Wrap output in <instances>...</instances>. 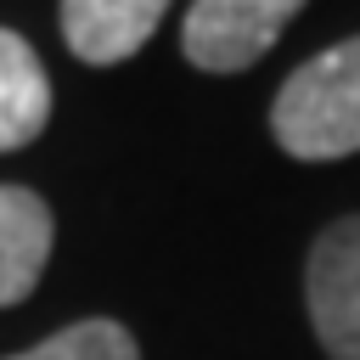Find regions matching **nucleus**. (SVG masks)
Segmentation results:
<instances>
[{"label": "nucleus", "instance_id": "obj_3", "mask_svg": "<svg viewBox=\"0 0 360 360\" xmlns=\"http://www.w3.org/2000/svg\"><path fill=\"white\" fill-rule=\"evenodd\" d=\"M304 0H191L180 45L202 73H236L253 68L276 34L298 17Z\"/></svg>", "mask_w": 360, "mask_h": 360}, {"label": "nucleus", "instance_id": "obj_2", "mask_svg": "<svg viewBox=\"0 0 360 360\" xmlns=\"http://www.w3.org/2000/svg\"><path fill=\"white\" fill-rule=\"evenodd\" d=\"M304 298H309V326L326 360H360V214L315 236Z\"/></svg>", "mask_w": 360, "mask_h": 360}, {"label": "nucleus", "instance_id": "obj_1", "mask_svg": "<svg viewBox=\"0 0 360 360\" xmlns=\"http://www.w3.org/2000/svg\"><path fill=\"white\" fill-rule=\"evenodd\" d=\"M270 129L281 152L304 163H332L360 152V34L287 73L270 107Z\"/></svg>", "mask_w": 360, "mask_h": 360}, {"label": "nucleus", "instance_id": "obj_6", "mask_svg": "<svg viewBox=\"0 0 360 360\" xmlns=\"http://www.w3.org/2000/svg\"><path fill=\"white\" fill-rule=\"evenodd\" d=\"M51 124V79L34 56V45L11 28H0V152L28 146Z\"/></svg>", "mask_w": 360, "mask_h": 360}, {"label": "nucleus", "instance_id": "obj_7", "mask_svg": "<svg viewBox=\"0 0 360 360\" xmlns=\"http://www.w3.org/2000/svg\"><path fill=\"white\" fill-rule=\"evenodd\" d=\"M6 360H141L129 326L107 321V315H90V321H73L62 332H51L45 343L22 349V354H6Z\"/></svg>", "mask_w": 360, "mask_h": 360}, {"label": "nucleus", "instance_id": "obj_4", "mask_svg": "<svg viewBox=\"0 0 360 360\" xmlns=\"http://www.w3.org/2000/svg\"><path fill=\"white\" fill-rule=\"evenodd\" d=\"M169 0H62V39L79 62L107 68L135 56L163 22Z\"/></svg>", "mask_w": 360, "mask_h": 360}, {"label": "nucleus", "instance_id": "obj_5", "mask_svg": "<svg viewBox=\"0 0 360 360\" xmlns=\"http://www.w3.org/2000/svg\"><path fill=\"white\" fill-rule=\"evenodd\" d=\"M51 242H56V219L45 197L28 186H0V309L22 304L39 287Z\"/></svg>", "mask_w": 360, "mask_h": 360}]
</instances>
